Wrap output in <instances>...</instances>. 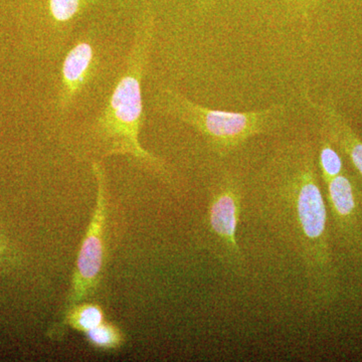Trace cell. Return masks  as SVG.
Returning <instances> with one entry per match:
<instances>
[{"instance_id":"1","label":"cell","mask_w":362,"mask_h":362,"mask_svg":"<svg viewBox=\"0 0 362 362\" xmlns=\"http://www.w3.org/2000/svg\"><path fill=\"white\" fill-rule=\"evenodd\" d=\"M255 189L259 218L301 261L313 299L331 301L337 272L316 147L305 138L282 143L259 171Z\"/></svg>"},{"instance_id":"2","label":"cell","mask_w":362,"mask_h":362,"mask_svg":"<svg viewBox=\"0 0 362 362\" xmlns=\"http://www.w3.org/2000/svg\"><path fill=\"white\" fill-rule=\"evenodd\" d=\"M154 35L156 18L148 11L138 23L120 76L103 110L90 126V132L103 156H130L150 171L169 178L165 162L147 151L139 140L145 115L142 81L148 68Z\"/></svg>"},{"instance_id":"3","label":"cell","mask_w":362,"mask_h":362,"mask_svg":"<svg viewBox=\"0 0 362 362\" xmlns=\"http://www.w3.org/2000/svg\"><path fill=\"white\" fill-rule=\"evenodd\" d=\"M154 103L164 115L197 131L209 148L220 157L230 156L256 136L282 129L288 118L285 105H274L258 111L214 110L190 101L170 87L157 90Z\"/></svg>"},{"instance_id":"4","label":"cell","mask_w":362,"mask_h":362,"mask_svg":"<svg viewBox=\"0 0 362 362\" xmlns=\"http://www.w3.org/2000/svg\"><path fill=\"white\" fill-rule=\"evenodd\" d=\"M245 195L242 177L226 171L211 189L206 216L209 250L226 268L238 274L246 263L237 240Z\"/></svg>"},{"instance_id":"5","label":"cell","mask_w":362,"mask_h":362,"mask_svg":"<svg viewBox=\"0 0 362 362\" xmlns=\"http://www.w3.org/2000/svg\"><path fill=\"white\" fill-rule=\"evenodd\" d=\"M92 170L97 180L96 206L81 244L75 271L71 277L70 291L62 310V316L71 307L84 302L96 292L103 274L108 221L107 178L101 162H93Z\"/></svg>"},{"instance_id":"6","label":"cell","mask_w":362,"mask_h":362,"mask_svg":"<svg viewBox=\"0 0 362 362\" xmlns=\"http://www.w3.org/2000/svg\"><path fill=\"white\" fill-rule=\"evenodd\" d=\"M330 235L349 251L362 247V185L344 173L324 185Z\"/></svg>"},{"instance_id":"7","label":"cell","mask_w":362,"mask_h":362,"mask_svg":"<svg viewBox=\"0 0 362 362\" xmlns=\"http://www.w3.org/2000/svg\"><path fill=\"white\" fill-rule=\"evenodd\" d=\"M96 62V51L89 40H78L66 54L62 65L58 93L59 111L71 108L94 75Z\"/></svg>"},{"instance_id":"8","label":"cell","mask_w":362,"mask_h":362,"mask_svg":"<svg viewBox=\"0 0 362 362\" xmlns=\"http://www.w3.org/2000/svg\"><path fill=\"white\" fill-rule=\"evenodd\" d=\"M311 108L315 112L319 129L322 130L334 144L342 157H345L356 169L362 185V141L344 116L331 102L317 103L305 96Z\"/></svg>"},{"instance_id":"9","label":"cell","mask_w":362,"mask_h":362,"mask_svg":"<svg viewBox=\"0 0 362 362\" xmlns=\"http://www.w3.org/2000/svg\"><path fill=\"white\" fill-rule=\"evenodd\" d=\"M104 321L105 313L99 305L81 302L61 316L59 322L52 326L49 337L52 339H58L63 337L66 327H71V329L85 334Z\"/></svg>"},{"instance_id":"10","label":"cell","mask_w":362,"mask_h":362,"mask_svg":"<svg viewBox=\"0 0 362 362\" xmlns=\"http://www.w3.org/2000/svg\"><path fill=\"white\" fill-rule=\"evenodd\" d=\"M316 149L317 165H318L319 175L323 185L346 170L341 154L330 141L328 136L320 129H319V139Z\"/></svg>"},{"instance_id":"11","label":"cell","mask_w":362,"mask_h":362,"mask_svg":"<svg viewBox=\"0 0 362 362\" xmlns=\"http://www.w3.org/2000/svg\"><path fill=\"white\" fill-rule=\"evenodd\" d=\"M90 346L100 351H113L120 349L125 344L123 331L115 324L104 322L85 333Z\"/></svg>"},{"instance_id":"12","label":"cell","mask_w":362,"mask_h":362,"mask_svg":"<svg viewBox=\"0 0 362 362\" xmlns=\"http://www.w3.org/2000/svg\"><path fill=\"white\" fill-rule=\"evenodd\" d=\"M90 0H49V14L57 25L71 23L83 13Z\"/></svg>"},{"instance_id":"13","label":"cell","mask_w":362,"mask_h":362,"mask_svg":"<svg viewBox=\"0 0 362 362\" xmlns=\"http://www.w3.org/2000/svg\"><path fill=\"white\" fill-rule=\"evenodd\" d=\"M9 249L6 240L0 235V262L6 261L8 256Z\"/></svg>"},{"instance_id":"14","label":"cell","mask_w":362,"mask_h":362,"mask_svg":"<svg viewBox=\"0 0 362 362\" xmlns=\"http://www.w3.org/2000/svg\"><path fill=\"white\" fill-rule=\"evenodd\" d=\"M319 0H308V7H315Z\"/></svg>"},{"instance_id":"15","label":"cell","mask_w":362,"mask_h":362,"mask_svg":"<svg viewBox=\"0 0 362 362\" xmlns=\"http://www.w3.org/2000/svg\"><path fill=\"white\" fill-rule=\"evenodd\" d=\"M206 0H202V2H206Z\"/></svg>"}]
</instances>
